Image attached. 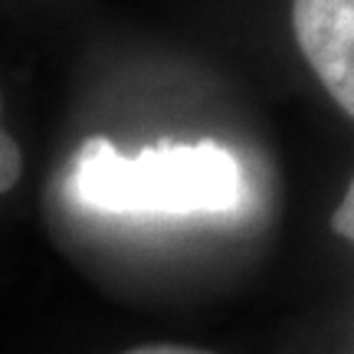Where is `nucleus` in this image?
<instances>
[{
  "label": "nucleus",
  "instance_id": "1",
  "mask_svg": "<svg viewBox=\"0 0 354 354\" xmlns=\"http://www.w3.org/2000/svg\"><path fill=\"white\" fill-rule=\"evenodd\" d=\"M69 197L109 216H227L246 203V171L227 145L158 141L135 154L86 138L69 167Z\"/></svg>",
  "mask_w": 354,
  "mask_h": 354
},
{
  "label": "nucleus",
  "instance_id": "2",
  "mask_svg": "<svg viewBox=\"0 0 354 354\" xmlns=\"http://www.w3.org/2000/svg\"><path fill=\"white\" fill-rule=\"evenodd\" d=\"M292 30L318 82L354 118V0H292Z\"/></svg>",
  "mask_w": 354,
  "mask_h": 354
},
{
  "label": "nucleus",
  "instance_id": "3",
  "mask_svg": "<svg viewBox=\"0 0 354 354\" xmlns=\"http://www.w3.org/2000/svg\"><path fill=\"white\" fill-rule=\"evenodd\" d=\"M20 171H24V154H20V145L13 141V135H7L0 128V194L20 180Z\"/></svg>",
  "mask_w": 354,
  "mask_h": 354
},
{
  "label": "nucleus",
  "instance_id": "4",
  "mask_svg": "<svg viewBox=\"0 0 354 354\" xmlns=\"http://www.w3.org/2000/svg\"><path fill=\"white\" fill-rule=\"evenodd\" d=\"M331 230L338 236H344L348 243H354V177H351V184H348V190H344L338 210L331 214Z\"/></svg>",
  "mask_w": 354,
  "mask_h": 354
},
{
  "label": "nucleus",
  "instance_id": "5",
  "mask_svg": "<svg viewBox=\"0 0 354 354\" xmlns=\"http://www.w3.org/2000/svg\"><path fill=\"white\" fill-rule=\"evenodd\" d=\"M122 354H214V351H201V348H184V344H141L131 351Z\"/></svg>",
  "mask_w": 354,
  "mask_h": 354
}]
</instances>
